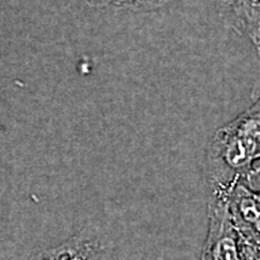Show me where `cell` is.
<instances>
[{
	"mask_svg": "<svg viewBox=\"0 0 260 260\" xmlns=\"http://www.w3.org/2000/svg\"><path fill=\"white\" fill-rule=\"evenodd\" d=\"M260 176V95L229 124L217 130L205 162L209 198L226 199L237 184Z\"/></svg>",
	"mask_w": 260,
	"mask_h": 260,
	"instance_id": "obj_1",
	"label": "cell"
},
{
	"mask_svg": "<svg viewBox=\"0 0 260 260\" xmlns=\"http://www.w3.org/2000/svg\"><path fill=\"white\" fill-rule=\"evenodd\" d=\"M209 230L200 260H245L228 199L209 198Z\"/></svg>",
	"mask_w": 260,
	"mask_h": 260,
	"instance_id": "obj_2",
	"label": "cell"
},
{
	"mask_svg": "<svg viewBox=\"0 0 260 260\" xmlns=\"http://www.w3.org/2000/svg\"><path fill=\"white\" fill-rule=\"evenodd\" d=\"M28 260H118V256L106 237L83 232L35 253Z\"/></svg>",
	"mask_w": 260,
	"mask_h": 260,
	"instance_id": "obj_3",
	"label": "cell"
},
{
	"mask_svg": "<svg viewBox=\"0 0 260 260\" xmlns=\"http://www.w3.org/2000/svg\"><path fill=\"white\" fill-rule=\"evenodd\" d=\"M217 11L226 28L251 40L260 42V0H217Z\"/></svg>",
	"mask_w": 260,
	"mask_h": 260,
	"instance_id": "obj_4",
	"label": "cell"
},
{
	"mask_svg": "<svg viewBox=\"0 0 260 260\" xmlns=\"http://www.w3.org/2000/svg\"><path fill=\"white\" fill-rule=\"evenodd\" d=\"M169 0H87L94 8H111L132 12H149L160 9Z\"/></svg>",
	"mask_w": 260,
	"mask_h": 260,
	"instance_id": "obj_5",
	"label": "cell"
}]
</instances>
